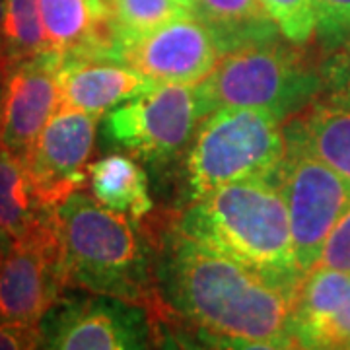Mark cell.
I'll list each match as a JSON object with an SVG mask.
<instances>
[{"mask_svg": "<svg viewBox=\"0 0 350 350\" xmlns=\"http://www.w3.org/2000/svg\"><path fill=\"white\" fill-rule=\"evenodd\" d=\"M195 14L213 27L224 55L280 33L259 0H197Z\"/></svg>", "mask_w": 350, "mask_h": 350, "instance_id": "18", "label": "cell"}, {"mask_svg": "<svg viewBox=\"0 0 350 350\" xmlns=\"http://www.w3.org/2000/svg\"><path fill=\"white\" fill-rule=\"evenodd\" d=\"M202 119L195 84H152L107 113L103 137L146 162L174 158Z\"/></svg>", "mask_w": 350, "mask_h": 350, "instance_id": "6", "label": "cell"}, {"mask_svg": "<svg viewBox=\"0 0 350 350\" xmlns=\"http://www.w3.org/2000/svg\"><path fill=\"white\" fill-rule=\"evenodd\" d=\"M43 319V347L57 350L146 349L154 321L146 308L103 294L57 304Z\"/></svg>", "mask_w": 350, "mask_h": 350, "instance_id": "10", "label": "cell"}, {"mask_svg": "<svg viewBox=\"0 0 350 350\" xmlns=\"http://www.w3.org/2000/svg\"><path fill=\"white\" fill-rule=\"evenodd\" d=\"M183 10H187V12H195V4H197V0H175Z\"/></svg>", "mask_w": 350, "mask_h": 350, "instance_id": "28", "label": "cell"}, {"mask_svg": "<svg viewBox=\"0 0 350 350\" xmlns=\"http://www.w3.org/2000/svg\"><path fill=\"white\" fill-rule=\"evenodd\" d=\"M2 92H4V72L0 70V107H2Z\"/></svg>", "mask_w": 350, "mask_h": 350, "instance_id": "30", "label": "cell"}, {"mask_svg": "<svg viewBox=\"0 0 350 350\" xmlns=\"http://www.w3.org/2000/svg\"><path fill=\"white\" fill-rule=\"evenodd\" d=\"M66 286L55 211L12 239L0 265V319L41 323Z\"/></svg>", "mask_w": 350, "mask_h": 350, "instance_id": "8", "label": "cell"}, {"mask_svg": "<svg viewBox=\"0 0 350 350\" xmlns=\"http://www.w3.org/2000/svg\"><path fill=\"white\" fill-rule=\"evenodd\" d=\"M286 156V138L275 113L253 107H222L208 113L195 131L187 174L193 200L226 183L276 179Z\"/></svg>", "mask_w": 350, "mask_h": 350, "instance_id": "5", "label": "cell"}, {"mask_svg": "<svg viewBox=\"0 0 350 350\" xmlns=\"http://www.w3.org/2000/svg\"><path fill=\"white\" fill-rule=\"evenodd\" d=\"M61 57L45 51L4 75L0 107V146L25 158L59 109Z\"/></svg>", "mask_w": 350, "mask_h": 350, "instance_id": "12", "label": "cell"}, {"mask_svg": "<svg viewBox=\"0 0 350 350\" xmlns=\"http://www.w3.org/2000/svg\"><path fill=\"white\" fill-rule=\"evenodd\" d=\"M280 31L294 45H308L315 36L312 0H259Z\"/></svg>", "mask_w": 350, "mask_h": 350, "instance_id": "22", "label": "cell"}, {"mask_svg": "<svg viewBox=\"0 0 350 350\" xmlns=\"http://www.w3.org/2000/svg\"><path fill=\"white\" fill-rule=\"evenodd\" d=\"M282 129L286 148L310 152L350 179V94L321 92Z\"/></svg>", "mask_w": 350, "mask_h": 350, "instance_id": "15", "label": "cell"}, {"mask_svg": "<svg viewBox=\"0 0 350 350\" xmlns=\"http://www.w3.org/2000/svg\"><path fill=\"white\" fill-rule=\"evenodd\" d=\"M317 265L350 275V208L338 218L327 236Z\"/></svg>", "mask_w": 350, "mask_h": 350, "instance_id": "24", "label": "cell"}, {"mask_svg": "<svg viewBox=\"0 0 350 350\" xmlns=\"http://www.w3.org/2000/svg\"><path fill=\"white\" fill-rule=\"evenodd\" d=\"M10 245H12V236L6 234L4 230H0V265L4 261V257H6V253L10 250Z\"/></svg>", "mask_w": 350, "mask_h": 350, "instance_id": "27", "label": "cell"}, {"mask_svg": "<svg viewBox=\"0 0 350 350\" xmlns=\"http://www.w3.org/2000/svg\"><path fill=\"white\" fill-rule=\"evenodd\" d=\"M113 55L150 84H197L224 57L213 27L195 12L138 36L115 38Z\"/></svg>", "mask_w": 350, "mask_h": 350, "instance_id": "9", "label": "cell"}, {"mask_svg": "<svg viewBox=\"0 0 350 350\" xmlns=\"http://www.w3.org/2000/svg\"><path fill=\"white\" fill-rule=\"evenodd\" d=\"M47 49L39 0H4L0 68L6 75L12 66L38 57Z\"/></svg>", "mask_w": 350, "mask_h": 350, "instance_id": "20", "label": "cell"}, {"mask_svg": "<svg viewBox=\"0 0 350 350\" xmlns=\"http://www.w3.org/2000/svg\"><path fill=\"white\" fill-rule=\"evenodd\" d=\"M88 179L94 199L105 208L126 214L131 220H140L152 211L148 179L133 158L121 154L105 156L90 163Z\"/></svg>", "mask_w": 350, "mask_h": 350, "instance_id": "17", "label": "cell"}, {"mask_svg": "<svg viewBox=\"0 0 350 350\" xmlns=\"http://www.w3.org/2000/svg\"><path fill=\"white\" fill-rule=\"evenodd\" d=\"M2 16H4V0H0V39H2Z\"/></svg>", "mask_w": 350, "mask_h": 350, "instance_id": "29", "label": "cell"}, {"mask_svg": "<svg viewBox=\"0 0 350 350\" xmlns=\"http://www.w3.org/2000/svg\"><path fill=\"white\" fill-rule=\"evenodd\" d=\"M276 185L286 200L296 262L306 275L319 262L333 226L350 208V179L310 152L286 148Z\"/></svg>", "mask_w": 350, "mask_h": 350, "instance_id": "7", "label": "cell"}, {"mask_svg": "<svg viewBox=\"0 0 350 350\" xmlns=\"http://www.w3.org/2000/svg\"><path fill=\"white\" fill-rule=\"evenodd\" d=\"M304 47L278 39L226 53L195 84L202 119L222 107H253L282 121L306 109L321 92V64Z\"/></svg>", "mask_w": 350, "mask_h": 350, "instance_id": "4", "label": "cell"}, {"mask_svg": "<svg viewBox=\"0 0 350 350\" xmlns=\"http://www.w3.org/2000/svg\"><path fill=\"white\" fill-rule=\"evenodd\" d=\"M152 84L113 55H68L59 66V107L101 117Z\"/></svg>", "mask_w": 350, "mask_h": 350, "instance_id": "14", "label": "cell"}, {"mask_svg": "<svg viewBox=\"0 0 350 350\" xmlns=\"http://www.w3.org/2000/svg\"><path fill=\"white\" fill-rule=\"evenodd\" d=\"M300 280L251 269L181 232L160 271L170 310L199 327L208 342L234 349L294 347L290 315Z\"/></svg>", "mask_w": 350, "mask_h": 350, "instance_id": "1", "label": "cell"}, {"mask_svg": "<svg viewBox=\"0 0 350 350\" xmlns=\"http://www.w3.org/2000/svg\"><path fill=\"white\" fill-rule=\"evenodd\" d=\"M55 211L39 200L25 158L0 146V230L18 238Z\"/></svg>", "mask_w": 350, "mask_h": 350, "instance_id": "19", "label": "cell"}, {"mask_svg": "<svg viewBox=\"0 0 350 350\" xmlns=\"http://www.w3.org/2000/svg\"><path fill=\"white\" fill-rule=\"evenodd\" d=\"M312 6L315 18V39L321 55L327 57L349 39L350 0H312Z\"/></svg>", "mask_w": 350, "mask_h": 350, "instance_id": "23", "label": "cell"}, {"mask_svg": "<svg viewBox=\"0 0 350 350\" xmlns=\"http://www.w3.org/2000/svg\"><path fill=\"white\" fill-rule=\"evenodd\" d=\"M57 228L68 286L138 304L170 323L144 238L126 214L76 191L57 206Z\"/></svg>", "mask_w": 350, "mask_h": 350, "instance_id": "2", "label": "cell"}, {"mask_svg": "<svg viewBox=\"0 0 350 350\" xmlns=\"http://www.w3.org/2000/svg\"><path fill=\"white\" fill-rule=\"evenodd\" d=\"M43 347L41 323L0 319V350H31Z\"/></svg>", "mask_w": 350, "mask_h": 350, "instance_id": "26", "label": "cell"}, {"mask_svg": "<svg viewBox=\"0 0 350 350\" xmlns=\"http://www.w3.org/2000/svg\"><path fill=\"white\" fill-rule=\"evenodd\" d=\"M100 117L59 107L25 156L39 200L57 208L88 179Z\"/></svg>", "mask_w": 350, "mask_h": 350, "instance_id": "11", "label": "cell"}, {"mask_svg": "<svg viewBox=\"0 0 350 350\" xmlns=\"http://www.w3.org/2000/svg\"><path fill=\"white\" fill-rule=\"evenodd\" d=\"M115 38L138 36L185 14L175 0H101Z\"/></svg>", "mask_w": 350, "mask_h": 350, "instance_id": "21", "label": "cell"}, {"mask_svg": "<svg viewBox=\"0 0 350 350\" xmlns=\"http://www.w3.org/2000/svg\"><path fill=\"white\" fill-rule=\"evenodd\" d=\"M39 10L47 49L59 57L113 55L115 33L101 0H39Z\"/></svg>", "mask_w": 350, "mask_h": 350, "instance_id": "16", "label": "cell"}, {"mask_svg": "<svg viewBox=\"0 0 350 350\" xmlns=\"http://www.w3.org/2000/svg\"><path fill=\"white\" fill-rule=\"evenodd\" d=\"M323 92L350 94V36L335 53L321 59Z\"/></svg>", "mask_w": 350, "mask_h": 350, "instance_id": "25", "label": "cell"}, {"mask_svg": "<svg viewBox=\"0 0 350 350\" xmlns=\"http://www.w3.org/2000/svg\"><path fill=\"white\" fill-rule=\"evenodd\" d=\"M177 232L267 275L304 276L276 179H243L200 195L183 213Z\"/></svg>", "mask_w": 350, "mask_h": 350, "instance_id": "3", "label": "cell"}, {"mask_svg": "<svg viewBox=\"0 0 350 350\" xmlns=\"http://www.w3.org/2000/svg\"><path fill=\"white\" fill-rule=\"evenodd\" d=\"M296 349H350V275L315 265L301 276L290 315Z\"/></svg>", "mask_w": 350, "mask_h": 350, "instance_id": "13", "label": "cell"}]
</instances>
